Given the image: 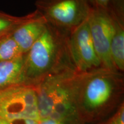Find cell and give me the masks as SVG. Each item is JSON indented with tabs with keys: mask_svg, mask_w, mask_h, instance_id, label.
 <instances>
[{
	"mask_svg": "<svg viewBox=\"0 0 124 124\" xmlns=\"http://www.w3.org/2000/svg\"><path fill=\"white\" fill-rule=\"evenodd\" d=\"M122 73L101 68L85 73L80 84L79 112L99 113L117 105L122 98Z\"/></svg>",
	"mask_w": 124,
	"mask_h": 124,
	"instance_id": "cell-3",
	"label": "cell"
},
{
	"mask_svg": "<svg viewBox=\"0 0 124 124\" xmlns=\"http://www.w3.org/2000/svg\"><path fill=\"white\" fill-rule=\"evenodd\" d=\"M1 37H2V36H1ZM1 37H0V38H1Z\"/></svg>",
	"mask_w": 124,
	"mask_h": 124,
	"instance_id": "cell-18",
	"label": "cell"
},
{
	"mask_svg": "<svg viewBox=\"0 0 124 124\" xmlns=\"http://www.w3.org/2000/svg\"><path fill=\"white\" fill-rule=\"evenodd\" d=\"M0 124H9V123L7 121L3 120V119L0 118Z\"/></svg>",
	"mask_w": 124,
	"mask_h": 124,
	"instance_id": "cell-17",
	"label": "cell"
},
{
	"mask_svg": "<svg viewBox=\"0 0 124 124\" xmlns=\"http://www.w3.org/2000/svg\"><path fill=\"white\" fill-rule=\"evenodd\" d=\"M0 118L7 121L29 118L39 122L35 86L23 84L0 91Z\"/></svg>",
	"mask_w": 124,
	"mask_h": 124,
	"instance_id": "cell-5",
	"label": "cell"
},
{
	"mask_svg": "<svg viewBox=\"0 0 124 124\" xmlns=\"http://www.w3.org/2000/svg\"><path fill=\"white\" fill-rule=\"evenodd\" d=\"M87 20L91 39L102 68L117 71L110 56V44L114 32V20L106 12L93 9H91Z\"/></svg>",
	"mask_w": 124,
	"mask_h": 124,
	"instance_id": "cell-7",
	"label": "cell"
},
{
	"mask_svg": "<svg viewBox=\"0 0 124 124\" xmlns=\"http://www.w3.org/2000/svg\"><path fill=\"white\" fill-rule=\"evenodd\" d=\"M48 23L40 16L39 17L20 25L11 33L23 54L28 52L46 30Z\"/></svg>",
	"mask_w": 124,
	"mask_h": 124,
	"instance_id": "cell-8",
	"label": "cell"
},
{
	"mask_svg": "<svg viewBox=\"0 0 124 124\" xmlns=\"http://www.w3.org/2000/svg\"><path fill=\"white\" fill-rule=\"evenodd\" d=\"M85 74L75 70H67L48 76L35 86L40 121L80 118L79 93Z\"/></svg>",
	"mask_w": 124,
	"mask_h": 124,
	"instance_id": "cell-2",
	"label": "cell"
},
{
	"mask_svg": "<svg viewBox=\"0 0 124 124\" xmlns=\"http://www.w3.org/2000/svg\"><path fill=\"white\" fill-rule=\"evenodd\" d=\"M24 55L0 62V91L17 85L26 84Z\"/></svg>",
	"mask_w": 124,
	"mask_h": 124,
	"instance_id": "cell-9",
	"label": "cell"
},
{
	"mask_svg": "<svg viewBox=\"0 0 124 124\" xmlns=\"http://www.w3.org/2000/svg\"><path fill=\"white\" fill-rule=\"evenodd\" d=\"M110 56L114 69L124 71V24L114 20V32L110 44Z\"/></svg>",
	"mask_w": 124,
	"mask_h": 124,
	"instance_id": "cell-10",
	"label": "cell"
},
{
	"mask_svg": "<svg viewBox=\"0 0 124 124\" xmlns=\"http://www.w3.org/2000/svg\"><path fill=\"white\" fill-rule=\"evenodd\" d=\"M107 124H124V108L122 103L117 113Z\"/></svg>",
	"mask_w": 124,
	"mask_h": 124,
	"instance_id": "cell-15",
	"label": "cell"
},
{
	"mask_svg": "<svg viewBox=\"0 0 124 124\" xmlns=\"http://www.w3.org/2000/svg\"><path fill=\"white\" fill-rule=\"evenodd\" d=\"M23 55L11 33L0 38V62L14 59Z\"/></svg>",
	"mask_w": 124,
	"mask_h": 124,
	"instance_id": "cell-13",
	"label": "cell"
},
{
	"mask_svg": "<svg viewBox=\"0 0 124 124\" xmlns=\"http://www.w3.org/2000/svg\"><path fill=\"white\" fill-rule=\"evenodd\" d=\"M69 34L48 23L41 36L24 55L26 84L36 86L52 74L76 70L69 48Z\"/></svg>",
	"mask_w": 124,
	"mask_h": 124,
	"instance_id": "cell-1",
	"label": "cell"
},
{
	"mask_svg": "<svg viewBox=\"0 0 124 124\" xmlns=\"http://www.w3.org/2000/svg\"><path fill=\"white\" fill-rule=\"evenodd\" d=\"M79 119H46L40 121L38 124H79Z\"/></svg>",
	"mask_w": 124,
	"mask_h": 124,
	"instance_id": "cell-14",
	"label": "cell"
},
{
	"mask_svg": "<svg viewBox=\"0 0 124 124\" xmlns=\"http://www.w3.org/2000/svg\"><path fill=\"white\" fill-rule=\"evenodd\" d=\"M40 16L36 10L21 17L14 16L0 12V37L12 33L20 25L35 19Z\"/></svg>",
	"mask_w": 124,
	"mask_h": 124,
	"instance_id": "cell-12",
	"label": "cell"
},
{
	"mask_svg": "<svg viewBox=\"0 0 124 124\" xmlns=\"http://www.w3.org/2000/svg\"><path fill=\"white\" fill-rule=\"evenodd\" d=\"M8 122L9 124H38L39 122L36 120L29 118L16 119Z\"/></svg>",
	"mask_w": 124,
	"mask_h": 124,
	"instance_id": "cell-16",
	"label": "cell"
},
{
	"mask_svg": "<svg viewBox=\"0 0 124 124\" xmlns=\"http://www.w3.org/2000/svg\"><path fill=\"white\" fill-rule=\"evenodd\" d=\"M91 9L106 12L113 19L124 24V0H87Z\"/></svg>",
	"mask_w": 124,
	"mask_h": 124,
	"instance_id": "cell-11",
	"label": "cell"
},
{
	"mask_svg": "<svg viewBox=\"0 0 124 124\" xmlns=\"http://www.w3.org/2000/svg\"><path fill=\"white\" fill-rule=\"evenodd\" d=\"M69 48L78 72L87 73L102 68L91 39L88 20L69 34Z\"/></svg>",
	"mask_w": 124,
	"mask_h": 124,
	"instance_id": "cell-6",
	"label": "cell"
},
{
	"mask_svg": "<svg viewBox=\"0 0 124 124\" xmlns=\"http://www.w3.org/2000/svg\"><path fill=\"white\" fill-rule=\"evenodd\" d=\"M36 10L53 27L70 33L89 18L87 0H36Z\"/></svg>",
	"mask_w": 124,
	"mask_h": 124,
	"instance_id": "cell-4",
	"label": "cell"
}]
</instances>
